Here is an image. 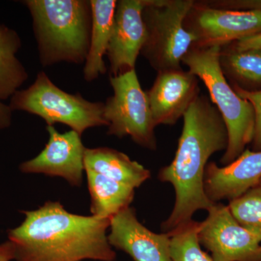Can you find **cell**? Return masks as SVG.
<instances>
[{
  "instance_id": "1",
  "label": "cell",
  "mask_w": 261,
  "mask_h": 261,
  "mask_svg": "<svg viewBox=\"0 0 261 261\" xmlns=\"http://www.w3.org/2000/svg\"><path fill=\"white\" fill-rule=\"evenodd\" d=\"M184 126L172 162L161 168L159 178L171 184L176 200L163 222L164 233L192 219L195 212L214 205L204 190V175L212 154L227 148L228 136L217 108L205 95H199L183 116Z\"/></svg>"
},
{
  "instance_id": "2",
  "label": "cell",
  "mask_w": 261,
  "mask_h": 261,
  "mask_svg": "<svg viewBox=\"0 0 261 261\" xmlns=\"http://www.w3.org/2000/svg\"><path fill=\"white\" fill-rule=\"evenodd\" d=\"M8 231L16 261H114L108 241L111 219L68 212L58 201H47Z\"/></svg>"
},
{
  "instance_id": "3",
  "label": "cell",
  "mask_w": 261,
  "mask_h": 261,
  "mask_svg": "<svg viewBox=\"0 0 261 261\" xmlns=\"http://www.w3.org/2000/svg\"><path fill=\"white\" fill-rule=\"evenodd\" d=\"M32 18L39 63L83 64L90 45V0H25Z\"/></svg>"
},
{
  "instance_id": "4",
  "label": "cell",
  "mask_w": 261,
  "mask_h": 261,
  "mask_svg": "<svg viewBox=\"0 0 261 261\" xmlns=\"http://www.w3.org/2000/svg\"><path fill=\"white\" fill-rule=\"evenodd\" d=\"M221 47L193 46L182 59L188 70L205 84L213 104L221 113L228 142L221 163L227 166L241 155L252 143L255 130V111L250 102L240 97L228 83L219 63Z\"/></svg>"
},
{
  "instance_id": "5",
  "label": "cell",
  "mask_w": 261,
  "mask_h": 261,
  "mask_svg": "<svg viewBox=\"0 0 261 261\" xmlns=\"http://www.w3.org/2000/svg\"><path fill=\"white\" fill-rule=\"evenodd\" d=\"M146 30L141 55L158 73L181 68L182 59L196 44L184 25L194 0H142Z\"/></svg>"
},
{
  "instance_id": "6",
  "label": "cell",
  "mask_w": 261,
  "mask_h": 261,
  "mask_svg": "<svg viewBox=\"0 0 261 261\" xmlns=\"http://www.w3.org/2000/svg\"><path fill=\"white\" fill-rule=\"evenodd\" d=\"M9 106L13 111L40 117L47 126L63 123L80 135L88 128L108 126L104 102H91L82 94L65 92L44 71L38 73L29 88L17 91L10 98Z\"/></svg>"
},
{
  "instance_id": "7",
  "label": "cell",
  "mask_w": 261,
  "mask_h": 261,
  "mask_svg": "<svg viewBox=\"0 0 261 261\" xmlns=\"http://www.w3.org/2000/svg\"><path fill=\"white\" fill-rule=\"evenodd\" d=\"M113 94L104 102L108 135L123 138L128 136L137 145L157 149L154 124L147 99L135 70L110 75Z\"/></svg>"
},
{
  "instance_id": "8",
  "label": "cell",
  "mask_w": 261,
  "mask_h": 261,
  "mask_svg": "<svg viewBox=\"0 0 261 261\" xmlns=\"http://www.w3.org/2000/svg\"><path fill=\"white\" fill-rule=\"evenodd\" d=\"M184 25L195 36V47H223L260 34L261 11L211 8L195 1Z\"/></svg>"
},
{
  "instance_id": "9",
  "label": "cell",
  "mask_w": 261,
  "mask_h": 261,
  "mask_svg": "<svg viewBox=\"0 0 261 261\" xmlns=\"http://www.w3.org/2000/svg\"><path fill=\"white\" fill-rule=\"evenodd\" d=\"M199 222V242L215 261H261V239L233 217L228 205L217 202Z\"/></svg>"
},
{
  "instance_id": "10",
  "label": "cell",
  "mask_w": 261,
  "mask_h": 261,
  "mask_svg": "<svg viewBox=\"0 0 261 261\" xmlns=\"http://www.w3.org/2000/svg\"><path fill=\"white\" fill-rule=\"evenodd\" d=\"M46 128L49 140L45 147L37 157L22 163L20 171L58 176L72 186L80 187L83 183L84 154L87 149L82 135L73 130L61 134L54 126H47Z\"/></svg>"
},
{
  "instance_id": "11",
  "label": "cell",
  "mask_w": 261,
  "mask_h": 261,
  "mask_svg": "<svg viewBox=\"0 0 261 261\" xmlns=\"http://www.w3.org/2000/svg\"><path fill=\"white\" fill-rule=\"evenodd\" d=\"M142 0L117 1L112 34L107 53L112 76L135 70L136 62L145 42Z\"/></svg>"
},
{
  "instance_id": "12",
  "label": "cell",
  "mask_w": 261,
  "mask_h": 261,
  "mask_svg": "<svg viewBox=\"0 0 261 261\" xmlns=\"http://www.w3.org/2000/svg\"><path fill=\"white\" fill-rule=\"evenodd\" d=\"M146 94L155 126H173L200 95L198 78L190 70L160 72Z\"/></svg>"
},
{
  "instance_id": "13",
  "label": "cell",
  "mask_w": 261,
  "mask_h": 261,
  "mask_svg": "<svg viewBox=\"0 0 261 261\" xmlns=\"http://www.w3.org/2000/svg\"><path fill=\"white\" fill-rule=\"evenodd\" d=\"M108 241L112 247L130 255L134 261H172L168 233H156L137 219L128 207L111 219Z\"/></svg>"
},
{
  "instance_id": "14",
  "label": "cell",
  "mask_w": 261,
  "mask_h": 261,
  "mask_svg": "<svg viewBox=\"0 0 261 261\" xmlns=\"http://www.w3.org/2000/svg\"><path fill=\"white\" fill-rule=\"evenodd\" d=\"M261 182V151L246 149L227 166L207 163L204 175V190L207 198L219 201L238 198Z\"/></svg>"
},
{
  "instance_id": "15",
  "label": "cell",
  "mask_w": 261,
  "mask_h": 261,
  "mask_svg": "<svg viewBox=\"0 0 261 261\" xmlns=\"http://www.w3.org/2000/svg\"><path fill=\"white\" fill-rule=\"evenodd\" d=\"M84 170L92 171L136 189L150 178L148 169L127 154L109 147L87 148Z\"/></svg>"
},
{
  "instance_id": "16",
  "label": "cell",
  "mask_w": 261,
  "mask_h": 261,
  "mask_svg": "<svg viewBox=\"0 0 261 261\" xmlns=\"http://www.w3.org/2000/svg\"><path fill=\"white\" fill-rule=\"evenodd\" d=\"M92 10V25L90 45L84 63V79L88 82L106 74L107 67L104 56L112 34L116 0H90Z\"/></svg>"
},
{
  "instance_id": "17",
  "label": "cell",
  "mask_w": 261,
  "mask_h": 261,
  "mask_svg": "<svg viewBox=\"0 0 261 261\" xmlns=\"http://www.w3.org/2000/svg\"><path fill=\"white\" fill-rule=\"evenodd\" d=\"M87 173L91 197L92 216L111 219L129 207L135 198V189L92 171Z\"/></svg>"
},
{
  "instance_id": "18",
  "label": "cell",
  "mask_w": 261,
  "mask_h": 261,
  "mask_svg": "<svg viewBox=\"0 0 261 261\" xmlns=\"http://www.w3.org/2000/svg\"><path fill=\"white\" fill-rule=\"evenodd\" d=\"M219 63L226 80L247 91L261 90V49L221 47Z\"/></svg>"
},
{
  "instance_id": "19",
  "label": "cell",
  "mask_w": 261,
  "mask_h": 261,
  "mask_svg": "<svg viewBox=\"0 0 261 261\" xmlns=\"http://www.w3.org/2000/svg\"><path fill=\"white\" fill-rule=\"evenodd\" d=\"M22 45L14 29L0 24V100L11 98L29 79L25 67L16 57Z\"/></svg>"
},
{
  "instance_id": "20",
  "label": "cell",
  "mask_w": 261,
  "mask_h": 261,
  "mask_svg": "<svg viewBox=\"0 0 261 261\" xmlns=\"http://www.w3.org/2000/svg\"><path fill=\"white\" fill-rule=\"evenodd\" d=\"M199 222L190 220L168 232L172 261H215L201 248L198 236Z\"/></svg>"
},
{
  "instance_id": "21",
  "label": "cell",
  "mask_w": 261,
  "mask_h": 261,
  "mask_svg": "<svg viewBox=\"0 0 261 261\" xmlns=\"http://www.w3.org/2000/svg\"><path fill=\"white\" fill-rule=\"evenodd\" d=\"M228 207L239 224L261 239V182L230 201Z\"/></svg>"
},
{
  "instance_id": "22",
  "label": "cell",
  "mask_w": 261,
  "mask_h": 261,
  "mask_svg": "<svg viewBox=\"0 0 261 261\" xmlns=\"http://www.w3.org/2000/svg\"><path fill=\"white\" fill-rule=\"evenodd\" d=\"M240 97L250 102L255 111V130L252 139L253 151H261V90L247 91L237 86H231Z\"/></svg>"
},
{
  "instance_id": "23",
  "label": "cell",
  "mask_w": 261,
  "mask_h": 261,
  "mask_svg": "<svg viewBox=\"0 0 261 261\" xmlns=\"http://www.w3.org/2000/svg\"><path fill=\"white\" fill-rule=\"evenodd\" d=\"M204 5L215 8L235 10H260L261 0H210Z\"/></svg>"
},
{
  "instance_id": "24",
  "label": "cell",
  "mask_w": 261,
  "mask_h": 261,
  "mask_svg": "<svg viewBox=\"0 0 261 261\" xmlns=\"http://www.w3.org/2000/svg\"><path fill=\"white\" fill-rule=\"evenodd\" d=\"M230 45L234 49H238V50H244V49H261V33L251 36V37L244 38L241 40L230 44Z\"/></svg>"
},
{
  "instance_id": "25",
  "label": "cell",
  "mask_w": 261,
  "mask_h": 261,
  "mask_svg": "<svg viewBox=\"0 0 261 261\" xmlns=\"http://www.w3.org/2000/svg\"><path fill=\"white\" fill-rule=\"evenodd\" d=\"M13 112L8 105L0 100V130L6 129L11 126Z\"/></svg>"
},
{
  "instance_id": "26",
  "label": "cell",
  "mask_w": 261,
  "mask_h": 261,
  "mask_svg": "<svg viewBox=\"0 0 261 261\" xmlns=\"http://www.w3.org/2000/svg\"><path fill=\"white\" fill-rule=\"evenodd\" d=\"M15 257V247L10 240L0 245V261H11Z\"/></svg>"
}]
</instances>
